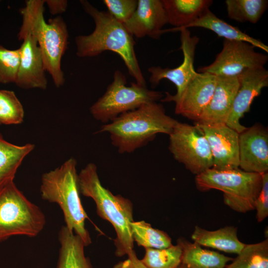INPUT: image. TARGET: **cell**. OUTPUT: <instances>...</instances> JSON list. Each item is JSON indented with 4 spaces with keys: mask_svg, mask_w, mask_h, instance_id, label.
I'll return each instance as SVG.
<instances>
[{
    "mask_svg": "<svg viewBox=\"0 0 268 268\" xmlns=\"http://www.w3.org/2000/svg\"><path fill=\"white\" fill-rule=\"evenodd\" d=\"M79 1L84 11L93 19L95 28L88 35L75 38L76 56L88 58L97 56L106 51L115 52L123 60L135 82L146 86L135 55L133 36L124 24L116 20L108 11L100 10L86 0Z\"/></svg>",
    "mask_w": 268,
    "mask_h": 268,
    "instance_id": "1",
    "label": "cell"
},
{
    "mask_svg": "<svg viewBox=\"0 0 268 268\" xmlns=\"http://www.w3.org/2000/svg\"><path fill=\"white\" fill-rule=\"evenodd\" d=\"M45 0H27L19 9L21 25L17 33L21 41L26 35L36 39L40 48L46 71L50 74L56 87L65 82L61 62L68 45V31L61 16L48 19L44 16Z\"/></svg>",
    "mask_w": 268,
    "mask_h": 268,
    "instance_id": "2",
    "label": "cell"
},
{
    "mask_svg": "<svg viewBox=\"0 0 268 268\" xmlns=\"http://www.w3.org/2000/svg\"><path fill=\"white\" fill-rule=\"evenodd\" d=\"M178 121L166 114L157 102L143 104L102 125L96 133L110 134L120 153H131L146 145L158 134L169 135Z\"/></svg>",
    "mask_w": 268,
    "mask_h": 268,
    "instance_id": "3",
    "label": "cell"
},
{
    "mask_svg": "<svg viewBox=\"0 0 268 268\" xmlns=\"http://www.w3.org/2000/svg\"><path fill=\"white\" fill-rule=\"evenodd\" d=\"M78 183L80 193L94 201L97 214L114 227L115 255H128L134 247L130 226L134 221L131 201L120 195H113L102 185L94 163H89L80 170Z\"/></svg>",
    "mask_w": 268,
    "mask_h": 268,
    "instance_id": "4",
    "label": "cell"
},
{
    "mask_svg": "<svg viewBox=\"0 0 268 268\" xmlns=\"http://www.w3.org/2000/svg\"><path fill=\"white\" fill-rule=\"evenodd\" d=\"M76 165V159L71 157L59 167L44 173L40 191L42 199L58 204L63 211L66 227L80 237L85 246H88L91 243L85 225L88 217L80 198Z\"/></svg>",
    "mask_w": 268,
    "mask_h": 268,
    "instance_id": "5",
    "label": "cell"
},
{
    "mask_svg": "<svg viewBox=\"0 0 268 268\" xmlns=\"http://www.w3.org/2000/svg\"><path fill=\"white\" fill-rule=\"evenodd\" d=\"M201 191L215 189L223 193L224 203L233 210L245 213L255 209V201L262 186V174L239 168L208 169L195 177Z\"/></svg>",
    "mask_w": 268,
    "mask_h": 268,
    "instance_id": "6",
    "label": "cell"
},
{
    "mask_svg": "<svg viewBox=\"0 0 268 268\" xmlns=\"http://www.w3.org/2000/svg\"><path fill=\"white\" fill-rule=\"evenodd\" d=\"M46 217L14 181L0 191V242L17 235L33 237L44 229Z\"/></svg>",
    "mask_w": 268,
    "mask_h": 268,
    "instance_id": "7",
    "label": "cell"
},
{
    "mask_svg": "<svg viewBox=\"0 0 268 268\" xmlns=\"http://www.w3.org/2000/svg\"><path fill=\"white\" fill-rule=\"evenodd\" d=\"M163 97L161 92L149 89L146 86L136 82L128 86L125 75L116 70L112 82L103 95L90 107L89 111L95 120L107 124L123 113L146 103L156 102Z\"/></svg>",
    "mask_w": 268,
    "mask_h": 268,
    "instance_id": "8",
    "label": "cell"
},
{
    "mask_svg": "<svg viewBox=\"0 0 268 268\" xmlns=\"http://www.w3.org/2000/svg\"><path fill=\"white\" fill-rule=\"evenodd\" d=\"M169 136V149L173 157L193 174L212 167L208 141L195 125L178 122Z\"/></svg>",
    "mask_w": 268,
    "mask_h": 268,
    "instance_id": "9",
    "label": "cell"
},
{
    "mask_svg": "<svg viewBox=\"0 0 268 268\" xmlns=\"http://www.w3.org/2000/svg\"><path fill=\"white\" fill-rule=\"evenodd\" d=\"M255 48L246 42L224 39L222 49L214 61L198 68V71L216 76L235 77L250 69L264 67L268 56L256 52Z\"/></svg>",
    "mask_w": 268,
    "mask_h": 268,
    "instance_id": "10",
    "label": "cell"
},
{
    "mask_svg": "<svg viewBox=\"0 0 268 268\" xmlns=\"http://www.w3.org/2000/svg\"><path fill=\"white\" fill-rule=\"evenodd\" d=\"M216 84V76L198 72L180 94L175 95L166 92V96L160 100L174 102L176 114L196 122L210 101Z\"/></svg>",
    "mask_w": 268,
    "mask_h": 268,
    "instance_id": "11",
    "label": "cell"
},
{
    "mask_svg": "<svg viewBox=\"0 0 268 268\" xmlns=\"http://www.w3.org/2000/svg\"><path fill=\"white\" fill-rule=\"evenodd\" d=\"M176 31L180 32V49L183 54L182 64L174 68L152 66L148 68V71L150 73L149 81L153 87H155L161 80L168 79L176 87L177 92L174 95H179L198 73L194 68V61L199 38L192 36L188 28H181Z\"/></svg>",
    "mask_w": 268,
    "mask_h": 268,
    "instance_id": "12",
    "label": "cell"
},
{
    "mask_svg": "<svg viewBox=\"0 0 268 268\" xmlns=\"http://www.w3.org/2000/svg\"><path fill=\"white\" fill-rule=\"evenodd\" d=\"M208 141L213 160L212 168H239V133L226 125L207 126L195 124Z\"/></svg>",
    "mask_w": 268,
    "mask_h": 268,
    "instance_id": "13",
    "label": "cell"
},
{
    "mask_svg": "<svg viewBox=\"0 0 268 268\" xmlns=\"http://www.w3.org/2000/svg\"><path fill=\"white\" fill-rule=\"evenodd\" d=\"M238 77L239 87L226 125L240 134L247 128L240 124V119L250 111L254 99L268 86V71L265 67L250 69Z\"/></svg>",
    "mask_w": 268,
    "mask_h": 268,
    "instance_id": "14",
    "label": "cell"
},
{
    "mask_svg": "<svg viewBox=\"0 0 268 268\" xmlns=\"http://www.w3.org/2000/svg\"><path fill=\"white\" fill-rule=\"evenodd\" d=\"M239 167L261 174L268 171V133L256 124L239 134Z\"/></svg>",
    "mask_w": 268,
    "mask_h": 268,
    "instance_id": "15",
    "label": "cell"
},
{
    "mask_svg": "<svg viewBox=\"0 0 268 268\" xmlns=\"http://www.w3.org/2000/svg\"><path fill=\"white\" fill-rule=\"evenodd\" d=\"M20 47L19 66L15 84L23 89L47 88L43 56L36 39L31 35L24 36Z\"/></svg>",
    "mask_w": 268,
    "mask_h": 268,
    "instance_id": "16",
    "label": "cell"
},
{
    "mask_svg": "<svg viewBox=\"0 0 268 268\" xmlns=\"http://www.w3.org/2000/svg\"><path fill=\"white\" fill-rule=\"evenodd\" d=\"M168 19L162 0H138L136 10L124 24L137 38L148 36L159 39Z\"/></svg>",
    "mask_w": 268,
    "mask_h": 268,
    "instance_id": "17",
    "label": "cell"
},
{
    "mask_svg": "<svg viewBox=\"0 0 268 268\" xmlns=\"http://www.w3.org/2000/svg\"><path fill=\"white\" fill-rule=\"evenodd\" d=\"M239 85L238 76H216L212 97L195 123L211 127L226 125Z\"/></svg>",
    "mask_w": 268,
    "mask_h": 268,
    "instance_id": "18",
    "label": "cell"
},
{
    "mask_svg": "<svg viewBox=\"0 0 268 268\" xmlns=\"http://www.w3.org/2000/svg\"><path fill=\"white\" fill-rule=\"evenodd\" d=\"M166 13L168 23L174 28L164 30L175 31L186 28L202 16L213 3L211 0H162Z\"/></svg>",
    "mask_w": 268,
    "mask_h": 268,
    "instance_id": "19",
    "label": "cell"
},
{
    "mask_svg": "<svg viewBox=\"0 0 268 268\" xmlns=\"http://www.w3.org/2000/svg\"><path fill=\"white\" fill-rule=\"evenodd\" d=\"M191 237L194 242L201 246L228 253L238 254L245 245L239 240L237 228L233 226H226L216 230L209 231L197 225Z\"/></svg>",
    "mask_w": 268,
    "mask_h": 268,
    "instance_id": "20",
    "label": "cell"
},
{
    "mask_svg": "<svg viewBox=\"0 0 268 268\" xmlns=\"http://www.w3.org/2000/svg\"><path fill=\"white\" fill-rule=\"evenodd\" d=\"M60 244L57 268H92L84 254L85 244L80 237L65 225L59 232Z\"/></svg>",
    "mask_w": 268,
    "mask_h": 268,
    "instance_id": "21",
    "label": "cell"
},
{
    "mask_svg": "<svg viewBox=\"0 0 268 268\" xmlns=\"http://www.w3.org/2000/svg\"><path fill=\"white\" fill-rule=\"evenodd\" d=\"M182 250V263L189 268H225L233 258L217 252L204 249L184 238L177 240Z\"/></svg>",
    "mask_w": 268,
    "mask_h": 268,
    "instance_id": "22",
    "label": "cell"
},
{
    "mask_svg": "<svg viewBox=\"0 0 268 268\" xmlns=\"http://www.w3.org/2000/svg\"><path fill=\"white\" fill-rule=\"evenodd\" d=\"M34 148L31 143L21 145L11 143L0 133V191L14 181L18 168Z\"/></svg>",
    "mask_w": 268,
    "mask_h": 268,
    "instance_id": "23",
    "label": "cell"
},
{
    "mask_svg": "<svg viewBox=\"0 0 268 268\" xmlns=\"http://www.w3.org/2000/svg\"><path fill=\"white\" fill-rule=\"evenodd\" d=\"M201 27L210 30L218 36L228 40L241 41L247 42L254 47L268 52V47L261 41L255 39L242 32L217 17L210 9L196 21L189 24L186 28Z\"/></svg>",
    "mask_w": 268,
    "mask_h": 268,
    "instance_id": "24",
    "label": "cell"
},
{
    "mask_svg": "<svg viewBox=\"0 0 268 268\" xmlns=\"http://www.w3.org/2000/svg\"><path fill=\"white\" fill-rule=\"evenodd\" d=\"M225 3L230 19L253 24L259 21L268 5L267 0H226Z\"/></svg>",
    "mask_w": 268,
    "mask_h": 268,
    "instance_id": "25",
    "label": "cell"
},
{
    "mask_svg": "<svg viewBox=\"0 0 268 268\" xmlns=\"http://www.w3.org/2000/svg\"><path fill=\"white\" fill-rule=\"evenodd\" d=\"M132 237L139 246L145 249H163L172 245L171 238L164 231L152 227L143 220L130 224Z\"/></svg>",
    "mask_w": 268,
    "mask_h": 268,
    "instance_id": "26",
    "label": "cell"
},
{
    "mask_svg": "<svg viewBox=\"0 0 268 268\" xmlns=\"http://www.w3.org/2000/svg\"><path fill=\"white\" fill-rule=\"evenodd\" d=\"M225 268H268V239L245 244L238 256Z\"/></svg>",
    "mask_w": 268,
    "mask_h": 268,
    "instance_id": "27",
    "label": "cell"
},
{
    "mask_svg": "<svg viewBox=\"0 0 268 268\" xmlns=\"http://www.w3.org/2000/svg\"><path fill=\"white\" fill-rule=\"evenodd\" d=\"M145 249L141 261L148 268H177L182 263V250L178 244L166 248Z\"/></svg>",
    "mask_w": 268,
    "mask_h": 268,
    "instance_id": "28",
    "label": "cell"
},
{
    "mask_svg": "<svg viewBox=\"0 0 268 268\" xmlns=\"http://www.w3.org/2000/svg\"><path fill=\"white\" fill-rule=\"evenodd\" d=\"M24 117L23 106L15 93L0 89V125L20 124Z\"/></svg>",
    "mask_w": 268,
    "mask_h": 268,
    "instance_id": "29",
    "label": "cell"
},
{
    "mask_svg": "<svg viewBox=\"0 0 268 268\" xmlns=\"http://www.w3.org/2000/svg\"><path fill=\"white\" fill-rule=\"evenodd\" d=\"M20 50H9L0 45V83H15L19 66Z\"/></svg>",
    "mask_w": 268,
    "mask_h": 268,
    "instance_id": "30",
    "label": "cell"
},
{
    "mask_svg": "<svg viewBox=\"0 0 268 268\" xmlns=\"http://www.w3.org/2000/svg\"><path fill=\"white\" fill-rule=\"evenodd\" d=\"M109 13L118 22L124 24L136 9L137 0H104Z\"/></svg>",
    "mask_w": 268,
    "mask_h": 268,
    "instance_id": "31",
    "label": "cell"
},
{
    "mask_svg": "<svg viewBox=\"0 0 268 268\" xmlns=\"http://www.w3.org/2000/svg\"><path fill=\"white\" fill-rule=\"evenodd\" d=\"M256 218L258 222L263 221L268 215V173L262 174V186L255 201Z\"/></svg>",
    "mask_w": 268,
    "mask_h": 268,
    "instance_id": "32",
    "label": "cell"
},
{
    "mask_svg": "<svg viewBox=\"0 0 268 268\" xmlns=\"http://www.w3.org/2000/svg\"><path fill=\"white\" fill-rule=\"evenodd\" d=\"M127 256L126 260L118 263L112 268H148L137 258L134 250Z\"/></svg>",
    "mask_w": 268,
    "mask_h": 268,
    "instance_id": "33",
    "label": "cell"
},
{
    "mask_svg": "<svg viewBox=\"0 0 268 268\" xmlns=\"http://www.w3.org/2000/svg\"><path fill=\"white\" fill-rule=\"evenodd\" d=\"M50 13L56 15L64 13L67 7V0H45Z\"/></svg>",
    "mask_w": 268,
    "mask_h": 268,
    "instance_id": "34",
    "label": "cell"
},
{
    "mask_svg": "<svg viewBox=\"0 0 268 268\" xmlns=\"http://www.w3.org/2000/svg\"><path fill=\"white\" fill-rule=\"evenodd\" d=\"M177 268H189L187 266L181 264Z\"/></svg>",
    "mask_w": 268,
    "mask_h": 268,
    "instance_id": "35",
    "label": "cell"
}]
</instances>
